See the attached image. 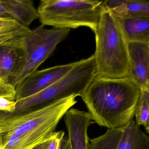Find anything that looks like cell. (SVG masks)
<instances>
[{
    "mask_svg": "<svg viewBox=\"0 0 149 149\" xmlns=\"http://www.w3.org/2000/svg\"><path fill=\"white\" fill-rule=\"evenodd\" d=\"M140 92L128 77H95L81 97L91 120L113 129L125 127L133 119Z\"/></svg>",
    "mask_w": 149,
    "mask_h": 149,
    "instance_id": "cell-1",
    "label": "cell"
},
{
    "mask_svg": "<svg viewBox=\"0 0 149 149\" xmlns=\"http://www.w3.org/2000/svg\"><path fill=\"white\" fill-rule=\"evenodd\" d=\"M134 116L136 124L143 125L146 133H149V91L141 90L138 100Z\"/></svg>",
    "mask_w": 149,
    "mask_h": 149,
    "instance_id": "cell-17",
    "label": "cell"
},
{
    "mask_svg": "<svg viewBox=\"0 0 149 149\" xmlns=\"http://www.w3.org/2000/svg\"><path fill=\"white\" fill-rule=\"evenodd\" d=\"M75 62L36 70L15 87V102L33 95L62 78L73 68Z\"/></svg>",
    "mask_w": 149,
    "mask_h": 149,
    "instance_id": "cell-9",
    "label": "cell"
},
{
    "mask_svg": "<svg viewBox=\"0 0 149 149\" xmlns=\"http://www.w3.org/2000/svg\"><path fill=\"white\" fill-rule=\"evenodd\" d=\"M117 19L127 42H149V18L131 17Z\"/></svg>",
    "mask_w": 149,
    "mask_h": 149,
    "instance_id": "cell-14",
    "label": "cell"
},
{
    "mask_svg": "<svg viewBox=\"0 0 149 149\" xmlns=\"http://www.w3.org/2000/svg\"><path fill=\"white\" fill-rule=\"evenodd\" d=\"M64 134L65 132L62 130L55 131L49 139L37 145L32 149H58Z\"/></svg>",
    "mask_w": 149,
    "mask_h": 149,
    "instance_id": "cell-18",
    "label": "cell"
},
{
    "mask_svg": "<svg viewBox=\"0 0 149 149\" xmlns=\"http://www.w3.org/2000/svg\"><path fill=\"white\" fill-rule=\"evenodd\" d=\"M96 74L94 55L76 62L73 68L62 78L40 92L15 102L14 112L26 111L71 96H81L95 77Z\"/></svg>",
    "mask_w": 149,
    "mask_h": 149,
    "instance_id": "cell-5",
    "label": "cell"
},
{
    "mask_svg": "<svg viewBox=\"0 0 149 149\" xmlns=\"http://www.w3.org/2000/svg\"><path fill=\"white\" fill-rule=\"evenodd\" d=\"M0 83H2L1 82V81H0Z\"/></svg>",
    "mask_w": 149,
    "mask_h": 149,
    "instance_id": "cell-24",
    "label": "cell"
},
{
    "mask_svg": "<svg viewBox=\"0 0 149 149\" xmlns=\"http://www.w3.org/2000/svg\"><path fill=\"white\" fill-rule=\"evenodd\" d=\"M103 1L42 0L37 8L42 26L54 28L88 27L95 32L100 19Z\"/></svg>",
    "mask_w": 149,
    "mask_h": 149,
    "instance_id": "cell-3",
    "label": "cell"
},
{
    "mask_svg": "<svg viewBox=\"0 0 149 149\" xmlns=\"http://www.w3.org/2000/svg\"><path fill=\"white\" fill-rule=\"evenodd\" d=\"M15 101H10L5 97H0V111L13 112L15 110Z\"/></svg>",
    "mask_w": 149,
    "mask_h": 149,
    "instance_id": "cell-20",
    "label": "cell"
},
{
    "mask_svg": "<svg viewBox=\"0 0 149 149\" xmlns=\"http://www.w3.org/2000/svg\"><path fill=\"white\" fill-rule=\"evenodd\" d=\"M127 77L141 90L149 91V42H128Z\"/></svg>",
    "mask_w": 149,
    "mask_h": 149,
    "instance_id": "cell-10",
    "label": "cell"
},
{
    "mask_svg": "<svg viewBox=\"0 0 149 149\" xmlns=\"http://www.w3.org/2000/svg\"><path fill=\"white\" fill-rule=\"evenodd\" d=\"M0 4L11 18L29 28L39 19L37 9L30 0H0Z\"/></svg>",
    "mask_w": 149,
    "mask_h": 149,
    "instance_id": "cell-13",
    "label": "cell"
},
{
    "mask_svg": "<svg viewBox=\"0 0 149 149\" xmlns=\"http://www.w3.org/2000/svg\"><path fill=\"white\" fill-rule=\"evenodd\" d=\"M54 132H36L23 135L1 133L2 142L0 149H32L49 139Z\"/></svg>",
    "mask_w": 149,
    "mask_h": 149,
    "instance_id": "cell-15",
    "label": "cell"
},
{
    "mask_svg": "<svg viewBox=\"0 0 149 149\" xmlns=\"http://www.w3.org/2000/svg\"><path fill=\"white\" fill-rule=\"evenodd\" d=\"M70 29H47L40 26L24 36L26 62L17 81V85L37 70L56 48L68 36Z\"/></svg>",
    "mask_w": 149,
    "mask_h": 149,
    "instance_id": "cell-6",
    "label": "cell"
},
{
    "mask_svg": "<svg viewBox=\"0 0 149 149\" xmlns=\"http://www.w3.org/2000/svg\"><path fill=\"white\" fill-rule=\"evenodd\" d=\"M11 17L8 14L5 9L0 4V19Z\"/></svg>",
    "mask_w": 149,
    "mask_h": 149,
    "instance_id": "cell-22",
    "label": "cell"
},
{
    "mask_svg": "<svg viewBox=\"0 0 149 149\" xmlns=\"http://www.w3.org/2000/svg\"><path fill=\"white\" fill-rule=\"evenodd\" d=\"M58 149H71L68 137L64 136L63 138Z\"/></svg>",
    "mask_w": 149,
    "mask_h": 149,
    "instance_id": "cell-21",
    "label": "cell"
},
{
    "mask_svg": "<svg viewBox=\"0 0 149 149\" xmlns=\"http://www.w3.org/2000/svg\"><path fill=\"white\" fill-rule=\"evenodd\" d=\"M15 88L11 85L0 83V97H5L10 101H15Z\"/></svg>",
    "mask_w": 149,
    "mask_h": 149,
    "instance_id": "cell-19",
    "label": "cell"
},
{
    "mask_svg": "<svg viewBox=\"0 0 149 149\" xmlns=\"http://www.w3.org/2000/svg\"><path fill=\"white\" fill-rule=\"evenodd\" d=\"M64 122L71 149H88V130L94 123L88 112L70 109L64 115Z\"/></svg>",
    "mask_w": 149,
    "mask_h": 149,
    "instance_id": "cell-11",
    "label": "cell"
},
{
    "mask_svg": "<svg viewBox=\"0 0 149 149\" xmlns=\"http://www.w3.org/2000/svg\"><path fill=\"white\" fill-rule=\"evenodd\" d=\"M104 6L117 18L143 17L149 18V1L144 0H109Z\"/></svg>",
    "mask_w": 149,
    "mask_h": 149,
    "instance_id": "cell-12",
    "label": "cell"
},
{
    "mask_svg": "<svg viewBox=\"0 0 149 149\" xmlns=\"http://www.w3.org/2000/svg\"><path fill=\"white\" fill-rule=\"evenodd\" d=\"M2 135L1 132H0V148L1 147V144H2Z\"/></svg>",
    "mask_w": 149,
    "mask_h": 149,
    "instance_id": "cell-23",
    "label": "cell"
},
{
    "mask_svg": "<svg viewBox=\"0 0 149 149\" xmlns=\"http://www.w3.org/2000/svg\"><path fill=\"white\" fill-rule=\"evenodd\" d=\"M96 77L118 78L127 77L129 68L128 42L119 22L104 6L94 32Z\"/></svg>",
    "mask_w": 149,
    "mask_h": 149,
    "instance_id": "cell-2",
    "label": "cell"
},
{
    "mask_svg": "<svg viewBox=\"0 0 149 149\" xmlns=\"http://www.w3.org/2000/svg\"><path fill=\"white\" fill-rule=\"evenodd\" d=\"M71 96L22 112L0 111V132L23 135L31 132L53 133L66 112L77 102Z\"/></svg>",
    "mask_w": 149,
    "mask_h": 149,
    "instance_id": "cell-4",
    "label": "cell"
},
{
    "mask_svg": "<svg viewBox=\"0 0 149 149\" xmlns=\"http://www.w3.org/2000/svg\"><path fill=\"white\" fill-rule=\"evenodd\" d=\"M88 149H149V137L132 119L125 127L89 139Z\"/></svg>",
    "mask_w": 149,
    "mask_h": 149,
    "instance_id": "cell-7",
    "label": "cell"
},
{
    "mask_svg": "<svg viewBox=\"0 0 149 149\" xmlns=\"http://www.w3.org/2000/svg\"><path fill=\"white\" fill-rule=\"evenodd\" d=\"M24 36L12 38L0 44V81L16 87L26 62Z\"/></svg>",
    "mask_w": 149,
    "mask_h": 149,
    "instance_id": "cell-8",
    "label": "cell"
},
{
    "mask_svg": "<svg viewBox=\"0 0 149 149\" xmlns=\"http://www.w3.org/2000/svg\"><path fill=\"white\" fill-rule=\"evenodd\" d=\"M30 31L11 17L0 19V41L24 36Z\"/></svg>",
    "mask_w": 149,
    "mask_h": 149,
    "instance_id": "cell-16",
    "label": "cell"
}]
</instances>
